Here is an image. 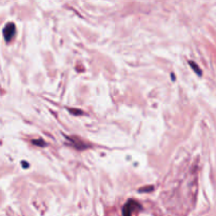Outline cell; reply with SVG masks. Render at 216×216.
Masks as SVG:
<instances>
[{
  "instance_id": "6da1fadb",
  "label": "cell",
  "mask_w": 216,
  "mask_h": 216,
  "mask_svg": "<svg viewBox=\"0 0 216 216\" xmlns=\"http://www.w3.org/2000/svg\"><path fill=\"white\" fill-rule=\"evenodd\" d=\"M15 31H16V29L13 23H8L6 26V28H4V30H3V35H4V39H6L8 42L11 41L12 38L14 37Z\"/></svg>"
},
{
  "instance_id": "5b68a950",
  "label": "cell",
  "mask_w": 216,
  "mask_h": 216,
  "mask_svg": "<svg viewBox=\"0 0 216 216\" xmlns=\"http://www.w3.org/2000/svg\"><path fill=\"white\" fill-rule=\"evenodd\" d=\"M70 112L72 113V114H82L81 111H72V110H70Z\"/></svg>"
},
{
  "instance_id": "7a4b0ae2",
  "label": "cell",
  "mask_w": 216,
  "mask_h": 216,
  "mask_svg": "<svg viewBox=\"0 0 216 216\" xmlns=\"http://www.w3.org/2000/svg\"><path fill=\"white\" fill-rule=\"evenodd\" d=\"M136 206H138V203H137L136 201L130 200L129 202H128L127 205L124 207V212H122L124 216H131L132 211H134V209H135Z\"/></svg>"
},
{
  "instance_id": "277c9868",
  "label": "cell",
  "mask_w": 216,
  "mask_h": 216,
  "mask_svg": "<svg viewBox=\"0 0 216 216\" xmlns=\"http://www.w3.org/2000/svg\"><path fill=\"white\" fill-rule=\"evenodd\" d=\"M33 143L37 144V146H45V143L43 140H33Z\"/></svg>"
},
{
  "instance_id": "3957f363",
  "label": "cell",
  "mask_w": 216,
  "mask_h": 216,
  "mask_svg": "<svg viewBox=\"0 0 216 216\" xmlns=\"http://www.w3.org/2000/svg\"><path fill=\"white\" fill-rule=\"evenodd\" d=\"M190 65H192V69H193V70H195V71H196V73H197L198 75H200V73H201V72H200V71L197 69V68H198L197 65H196L195 63H193V62H190Z\"/></svg>"
}]
</instances>
